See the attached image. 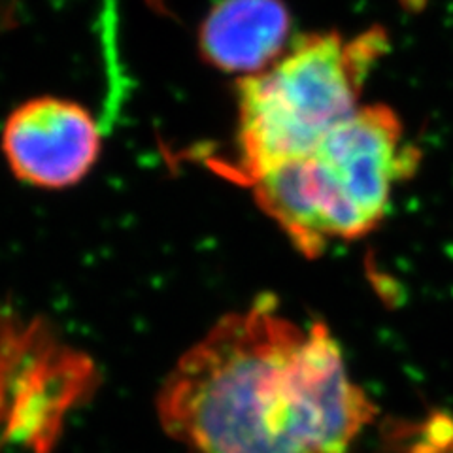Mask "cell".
<instances>
[{
  "label": "cell",
  "mask_w": 453,
  "mask_h": 453,
  "mask_svg": "<svg viewBox=\"0 0 453 453\" xmlns=\"http://www.w3.org/2000/svg\"><path fill=\"white\" fill-rule=\"evenodd\" d=\"M374 414L327 325L289 318L273 295L221 318L157 395L188 453H349Z\"/></svg>",
  "instance_id": "6da1fadb"
},
{
  "label": "cell",
  "mask_w": 453,
  "mask_h": 453,
  "mask_svg": "<svg viewBox=\"0 0 453 453\" xmlns=\"http://www.w3.org/2000/svg\"><path fill=\"white\" fill-rule=\"evenodd\" d=\"M0 150L18 181L59 191L89 176L103 153V131L89 108L73 98L42 95L10 111Z\"/></svg>",
  "instance_id": "277c9868"
},
{
  "label": "cell",
  "mask_w": 453,
  "mask_h": 453,
  "mask_svg": "<svg viewBox=\"0 0 453 453\" xmlns=\"http://www.w3.org/2000/svg\"><path fill=\"white\" fill-rule=\"evenodd\" d=\"M388 38L366 31L299 36L259 74L238 81L236 161L225 174L244 183L314 151L334 127L359 108L366 76Z\"/></svg>",
  "instance_id": "3957f363"
},
{
  "label": "cell",
  "mask_w": 453,
  "mask_h": 453,
  "mask_svg": "<svg viewBox=\"0 0 453 453\" xmlns=\"http://www.w3.org/2000/svg\"><path fill=\"white\" fill-rule=\"evenodd\" d=\"M418 165L403 123L388 106H363L340 121L301 159L251 183L257 206L306 257L331 242L374 231L388 214L396 183Z\"/></svg>",
  "instance_id": "7a4b0ae2"
},
{
  "label": "cell",
  "mask_w": 453,
  "mask_h": 453,
  "mask_svg": "<svg viewBox=\"0 0 453 453\" xmlns=\"http://www.w3.org/2000/svg\"><path fill=\"white\" fill-rule=\"evenodd\" d=\"M289 31L291 16L283 0H218L196 42L208 65L248 78L280 59Z\"/></svg>",
  "instance_id": "5b68a950"
}]
</instances>
